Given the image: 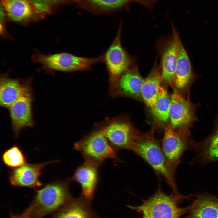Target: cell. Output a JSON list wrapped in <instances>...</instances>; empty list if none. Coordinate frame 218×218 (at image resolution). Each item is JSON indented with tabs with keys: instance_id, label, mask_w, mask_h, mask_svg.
<instances>
[{
	"instance_id": "obj_2",
	"label": "cell",
	"mask_w": 218,
	"mask_h": 218,
	"mask_svg": "<svg viewBox=\"0 0 218 218\" xmlns=\"http://www.w3.org/2000/svg\"><path fill=\"white\" fill-rule=\"evenodd\" d=\"M69 180L57 181L35 190V195L30 205L31 218H43L65 206L70 196Z\"/></svg>"
},
{
	"instance_id": "obj_12",
	"label": "cell",
	"mask_w": 218,
	"mask_h": 218,
	"mask_svg": "<svg viewBox=\"0 0 218 218\" xmlns=\"http://www.w3.org/2000/svg\"><path fill=\"white\" fill-rule=\"evenodd\" d=\"M54 162L51 161L38 164L26 163L19 167L12 169L9 173V180L13 186L35 187L41 186L39 180L43 169Z\"/></svg>"
},
{
	"instance_id": "obj_3",
	"label": "cell",
	"mask_w": 218,
	"mask_h": 218,
	"mask_svg": "<svg viewBox=\"0 0 218 218\" xmlns=\"http://www.w3.org/2000/svg\"><path fill=\"white\" fill-rule=\"evenodd\" d=\"M190 197L173 193L168 195L159 187L152 196L143 200L140 205L128 207L141 213L142 218H181L187 213L188 207L180 208L178 204Z\"/></svg>"
},
{
	"instance_id": "obj_15",
	"label": "cell",
	"mask_w": 218,
	"mask_h": 218,
	"mask_svg": "<svg viewBox=\"0 0 218 218\" xmlns=\"http://www.w3.org/2000/svg\"><path fill=\"white\" fill-rule=\"evenodd\" d=\"M31 79H12L3 75L0 82V105L9 108L28 88L31 87Z\"/></svg>"
},
{
	"instance_id": "obj_6",
	"label": "cell",
	"mask_w": 218,
	"mask_h": 218,
	"mask_svg": "<svg viewBox=\"0 0 218 218\" xmlns=\"http://www.w3.org/2000/svg\"><path fill=\"white\" fill-rule=\"evenodd\" d=\"M74 148L81 154L85 160L99 166L107 159L119 160L116 151L98 130L91 132L75 143Z\"/></svg>"
},
{
	"instance_id": "obj_5",
	"label": "cell",
	"mask_w": 218,
	"mask_h": 218,
	"mask_svg": "<svg viewBox=\"0 0 218 218\" xmlns=\"http://www.w3.org/2000/svg\"><path fill=\"white\" fill-rule=\"evenodd\" d=\"M121 27L120 26L113 42L104 55L109 76V97L117 95L118 84L121 75L129 69L130 61L121 43Z\"/></svg>"
},
{
	"instance_id": "obj_24",
	"label": "cell",
	"mask_w": 218,
	"mask_h": 218,
	"mask_svg": "<svg viewBox=\"0 0 218 218\" xmlns=\"http://www.w3.org/2000/svg\"><path fill=\"white\" fill-rule=\"evenodd\" d=\"M79 201L69 203L60 210L53 218H90L89 213Z\"/></svg>"
},
{
	"instance_id": "obj_21",
	"label": "cell",
	"mask_w": 218,
	"mask_h": 218,
	"mask_svg": "<svg viewBox=\"0 0 218 218\" xmlns=\"http://www.w3.org/2000/svg\"><path fill=\"white\" fill-rule=\"evenodd\" d=\"M144 80L137 70L129 69L121 77L118 83L117 94L139 96Z\"/></svg>"
},
{
	"instance_id": "obj_10",
	"label": "cell",
	"mask_w": 218,
	"mask_h": 218,
	"mask_svg": "<svg viewBox=\"0 0 218 218\" xmlns=\"http://www.w3.org/2000/svg\"><path fill=\"white\" fill-rule=\"evenodd\" d=\"M195 111L194 105L174 91L170 97L169 110L171 126L187 130L196 120Z\"/></svg>"
},
{
	"instance_id": "obj_18",
	"label": "cell",
	"mask_w": 218,
	"mask_h": 218,
	"mask_svg": "<svg viewBox=\"0 0 218 218\" xmlns=\"http://www.w3.org/2000/svg\"><path fill=\"white\" fill-rule=\"evenodd\" d=\"M194 147L197 152L195 160L206 164L218 160V116L212 133L200 143L195 144Z\"/></svg>"
},
{
	"instance_id": "obj_22",
	"label": "cell",
	"mask_w": 218,
	"mask_h": 218,
	"mask_svg": "<svg viewBox=\"0 0 218 218\" xmlns=\"http://www.w3.org/2000/svg\"><path fill=\"white\" fill-rule=\"evenodd\" d=\"M170 97L166 89L161 86L155 104L151 109L153 114L158 119L166 122L169 119Z\"/></svg>"
},
{
	"instance_id": "obj_9",
	"label": "cell",
	"mask_w": 218,
	"mask_h": 218,
	"mask_svg": "<svg viewBox=\"0 0 218 218\" xmlns=\"http://www.w3.org/2000/svg\"><path fill=\"white\" fill-rule=\"evenodd\" d=\"M5 14L12 21L25 24L46 16L31 0H0Z\"/></svg>"
},
{
	"instance_id": "obj_19",
	"label": "cell",
	"mask_w": 218,
	"mask_h": 218,
	"mask_svg": "<svg viewBox=\"0 0 218 218\" xmlns=\"http://www.w3.org/2000/svg\"><path fill=\"white\" fill-rule=\"evenodd\" d=\"M173 27L172 39L167 45L163 54L162 61L161 76L165 82L173 84L177 59V37L178 34Z\"/></svg>"
},
{
	"instance_id": "obj_8",
	"label": "cell",
	"mask_w": 218,
	"mask_h": 218,
	"mask_svg": "<svg viewBox=\"0 0 218 218\" xmlns=\"http://www.w3.org/2000/svg\"><path fill=\"white\" fill-rule=\"evenodd\" d=\"M33 99L31 87L8 108L12 129L16 137L25 128L34 125L32 109Z\"/></svg>"
},
{
	"instance_id": "obj_4",
	"label": "cell",
	"mask_w": 218,
	"mask_h": 218,
	"mask_svg": "<svg viewBox=\"0 0 218 218\" xmlns=\"http://www.w3.org/2000/svg\"><path fill=\"white\" fill-rule=\"evenodd\" d=\"M32 60L41 64L46 71L73 72L90 70L92 66L104 61L102 55L93 58L78 56L67 52H61L49 55L37 52L32 56Z\"/></svg>"
},
{
	"instance_id": "obj_1",
	"label": "cell",
	"mask_w": 218,
	"mask_h": 218,
	"mask_svg": "<svg viewBox=\"0 0 218 218\" xmlns=\"http://www.w3.org/2000/svg\"><path fill=\"white\" fill-rule=\"evenodd\" d=\"M129 150L146 161L158 175L162 176L172 192L179 193L175 179V171L169 164L160 146L151 137L133 139Z\"/></svg>"
},
{
	"instance_id": "obj_16",
	"label": "cell",
	"mask_w": 218,
	"mask_h": 218,
	"mask_svg": "<svg viewBox=\"0 0 218 218\" xmlns=\"http://www.w3.org/2000/svg\"><path fill=\"white\" fill-rule=\"evenodd\" d=\"M157 0H76L82 6L88 9L105 13L120 10L134 2L146 8L152 10Z\"/></svg>"
},
{
	"instance_id": "obj_26",
	"label": "cell",
	"mask_w": 218,
	"mask_h": 218,
	"mask_svg": "<svg viewBox=\"0 0 218 218\" xmlns=\"http://www.w3.org/2000/svg\"><path fill=\"white\" fill-rule=\"evenodd\" d=\"M10 218H31L30 206H29L22 213L20 214L12 213Z\"/></svg>"
},
{
	"instance_id": "obj_25",
	"label": "cell",
	"mask_w": 218,
	"mask_h": 218,
	"mask_svg": "<svg viewBox=\"0 0 218 218\" xmlns=\"http://www.w3.org/2000/svg\"><path fill=\"white\" fill-rule=\"evenodd\" d=\"M46 16L51 14L57 7L75 0H31Z\"/></svg>"
},
{
	"instance_id": "obj_7",
	"label": "cell",
	"mask_w": 218,
	"mask_h": 218,
	"mask_svg": "<svg viewBox=\"0 0 218 218\" xmlns=\"http://www.w3.org/2000/svg\"><path fill=\"white\" fill-rule=\"evenodd\" d=\"M194 144L190 138L188 130L177 132L171 125L165 129L161 147L169 164L175 171L183 154L194 147Z\"/></svg>"
},
{
	"instance_id": "obj_11",
	"label": "cell",
	"mask_w": 218,
	"mask_h": 218,
	"mask_svg": "<svg viewBox=\"0 0 218 218\" xmlns=\"http://www.w3.org/2000/svg\"><path fill=\"white\" fill-rule=\"evenodd\" d=\"M104 125L97 130L116 151L129 150L134 139L129 125L117 118L107 119Z\"/></svg>"
},
{
	"instance_id": "obj_13",
	"label": "cell",
	"mask_w": 218,
	"mask_h": 218,
	"mask_svg": "<svg viewBox=\"0 0 218 218\" xmlns=\"http://www.w3.org/2000/svg\"><path fill=\"white\" fill-rule=\"evenodd\" d=\"M98 164L85 160L75 170L71 180L78 183L82 189V194L86 200L92 199L98 183Z\"/></svg>"
},
{
	"instance_id": "obj_23",
	"label": "cell",
	"mask_w": 218,
	"mask_h": 218,
	"mask_svg": "<svg viewBox=\"0 0 218 218\" xmlns=\"http://www.w3.org/2000/svg\"><path fill=\"white\" fill-rule=\"evenodd\" d=\"M2 160L5 165L12 169L26 164L25 157L17 145H14L5 151L2 154Z\"/></svg>"
},
{
	"instance_id": "obj_17",
	"label": "cell",
	"mask_w": 218,
	"mask_h": 218,
	"mask_svg": "<svg viewBox=\"0 0 218 218\" xmlns=\"http://www.w3.org/2000/svg\"><path fill=\"white\" fill-rule=\"evenodd\" d=\"M184 218H218V198L208 194L196 195Z\"/></svg>"
},
{
	"instance_id": "obj_20",
	"label": "cell",
	"mask_w": 218,
	"mask_h": 218,
	"mask_svg": "<svg viewBox=\"0 0 218 218\" xmlns=\"http://www.w3.org/2000/svg\"><path fill=\"white\" fill-rule=\"evenodd\" d=\"M162 80L161 73L156 65L144 80L140 95L146 105L151 109L156 101Z\"/></svg>"
},
{
	"instance_id": "obj_14",
	"label": "cell",
	"mask_w": 218,
	"mask_h": 218,
	"mask_svg": "<svg viewBox=\"0 0 218 218\" xmlns=\"http://www.w3.org/2000/svg\"><path fill=\"white\" fill-rule=\"evenodd\" d=\"M196 77L188 54L178 35L177 59L173 84L178 89L187 88L192 85Z\"/></svg>"
}]
</instances>
